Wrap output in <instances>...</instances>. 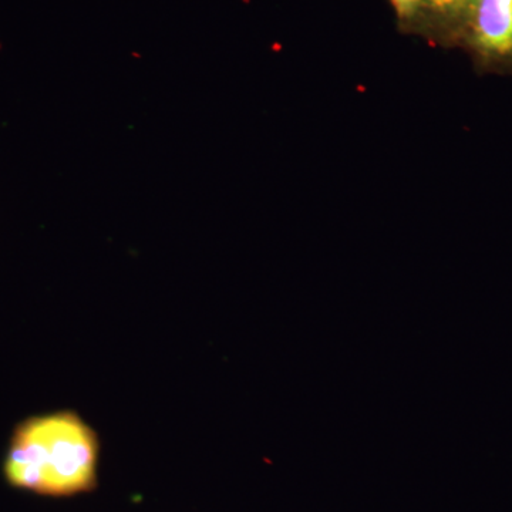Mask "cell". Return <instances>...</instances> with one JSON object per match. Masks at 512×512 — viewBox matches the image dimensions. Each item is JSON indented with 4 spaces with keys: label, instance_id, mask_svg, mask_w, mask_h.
I'll return each instance as SVG.
<instances>
[{
    "label": "cell",
    "instance_id": "cell-1",
    "mask_svg": "<svg viewBox=\"0 0 512 512\" xmlns=\"http://www.w3.org/2000/svg\"><path fill=\"white\" fill-rule=\"evenodd\" d=\"M100 440L74 412L23 421L10 441L5 476L13 487L50 497L89 493L97 484Z\"/></svg>",
    "mask_w": 512,
    "mask_h": 512
},
{
    "label": "cell",
    "instance_id": "cell-2",
    "mask_svg": "<svg viewBox=\"0 0 512 512\" xmlns=\"http://www.w3.org/2000/svg\"><path fill=\"white\" fill-rule=\"evenodd\" d=\"M474 35L488 52H510L512 0H474Z\"/></svg>",
    "mask_w": 512,
    "mask_h": 512
},
{
    "label": "cell",
    "instance_id": "cell-3",
    "mask_svg": "<svg viewBox=\"0 0 512 512\" xmlns=\"http://www.w3.org/2000/svg\"><path fill=\"white\" fill-rule=\"evenodd\" d=\"M400 18H410L419 9L421 0H390Z\"/></svg>",
    "mask_w": 512,
    "mask_h": 512
},
{
    "label": "cell",
    "instance_id": "cell-4",
    "mask_svg": "<svg viewBox=\"0 0 512 512\" xmlns=\"http://www.w3.org/2000/svg\"><path fill=\"white\" fill-rule=\"evenodd\" d=\"M429 2L433 8L451 10L461 8V6L467 5L468 2H474V0H429Z\"/></svg>",
    "mask_w": 512,
    "mask_h": 512
}]
</instances>
